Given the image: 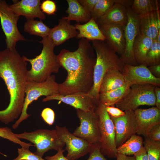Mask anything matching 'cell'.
I'll list each match as a JSON object with an SVG mask.
<instances>
[{"instance_id":"obj_1","label":"cell","mask_w":160,"mask_h":160,"mask_svg":"<svg viewBox=\"0 0 160 160\" xmlns=\"http://www.w3.org/2000/svg\"><path fill=\"white\" fill-rule=\"evenodd\" d=\"M57 58L61 67L67 73L65 81L59 84V94L65 95L89 91L93 84L96 60V54L90 41L81 39L76 50L63 49Z\"/></svg>"},{"instance_id":"obj_2","label":"cell","mask_w":160,"mask_h":160,"mask_svg":"<svg viewBox=\"0 0 160 160\" xmlns=\"http://www.w3.org/2000/svg\"><path fill=\"white\" fill-rule=\"evenodd\" d=\"M27 62L15 48L0 51V77L5 83L10 97L9 104L0 111V121L8 124L20 116L25 96Z\"/></svg>"},{"instance_id":"obj_3","label":"cell","mask_w":160,"mask_h":160,"mask_svg":"<svg viewBox=\"0 0 160 160\" xmlns=\"http://www.w3.org/2000/svg\"><path fill=\"white\" fill-rule=\"evenodd\" d=\"M91 41L96 54V60L94 69L93 86L87 93L98 102L100 87L105 74L113 69L118 70L123 72L125 64L105 41Z\"/></svg>"},{"instance_id":"obj_4","label":"cell","mask_w":160,"mask_h":160,"mask_svg":"<svg viewBox=\"0 0 160 160\" xmlns=\"http://www.w3.org/2000/svg\"><path fill=\"white\" fill-rule=\"evenodd\" d=\"M42 38L40 42L43 45V48L39 55L33 59L22 56L23 59L29 62L31 65V69L27 73L28 81L43 82L52 73H57L61 67L57 55L54 53L55 45L52 41L48 36Z\"/></svg>"},{"instance_id":"obj_5","label":"cell","mask_w":160,"mask_h":160,"mask_svg":"<svg viewBox=\"0 0 160 160\" xmlns=\"http://www.w3.org/2000/svg\"><path fill=\"white\" fill-rule=\"evenodd\" d=\"M55 75H51L45 81L37 82L33 81L27 82L25 89V96L21 113L18 120L12 125L14 129L17 128L22 122L27 119L31 115L27 111L29 105L40 97H46L59 94V84L55 81Z\"/></svg>"},{"instance_id":"obj_6","label":"cell","mask_w":160,"mask_h":160,"mask_svg":"<svg viewBox=\"0 0 160 160\" xmlns=\"http://www.w3.org/2000/svg\"><path fill=\"white\" fill-rule=\"evenodd\" d=\"M95 111L98 119L100 151L104 156L115 158L117 152L113 122L106 110L105 106L99 102Z\"/></svg>"},{"instance_id":"obj_7","label":"cell","mask_w":160,"mask_h":160,"mask_svg":"<svg viewBox=\"0 0 160 160\" xmlns=\"http://www.w3.org/2000/svg\"><path fill=\"white\" fill-rule=\"evenodd\" d=\"M155 87L145 84L132 85L127 94L115 105L124 111H133L143 105H155Z\"/></svg>"},{"instance_id":"obj_8","label":"cell","mask_w":160,"mask_h":160,"mask_svg":"<svg viewBox=\"0 0 160 160\" xmlns=\"http://www.w3.org/2000/svg\"><path fill=\"white\" fill-rule=\"evenodd\" d=\"M15 135L20 139H25L33 144L36 148L34 153L42 157L48 151H58L65 145L59 139L55 129H40L31 132L15 133Z\"/></svg>"},{"instance_id":"obj_9","label":"cell","mask_w":160,"mask_h":160,"mask_svg":"<svg viewBox=\"0 0 160 160\" xmlns=\"http://www.w3.org/2000/svg\"><path fill=\"white\" fill-rule=\"evenodd\" d=\"M19 17L10 8L6 1L0 0V20L6 37L7 48H15L18 41L26 40L18 28L17 23Z\"/></svg>"},{"instance_id":"obj_10","label":"cell","mask_w":160,"mask_h":160,"mask_svg":"<svg viewBox=\"0 0 160 160\" xmlns=\"http://www.w3.org/2000/svg\"><path fill=\"white\" fill-rule=\"evenodd\" d=\"M76 113L80 123L73 134L88 142L92 145H99L98 119L95 109L90 111L76 109Z\"/></svg>"},{"instance_id":"obj_11","label":"cell","mask_w":160,"mask_h":160,"mask_svg":"<svg viewBox=\"0 0 160 160\" xmlns=\"http://www.w3.org/2000/svg\"><path fill=\"white\" fill-rule=\"evenodd\" d=\"M55 129L60 140L66 145V157L69 160H76L89 153L92 145L88 142L70 133L65 126L57 125Z\"/></svg>"},{"instance_id":"obj_12","label":"cell","mask_w":160,"mask_h":160,"mask_svg":"<svg viewBox=\"0 0 160 160\" xmlns=\"http://www.w3.org/2000/svg\"><path fill=\"white\" fill-rule=\"evenodd\" d=\"M128 21L124 29L125 42L123 53L119 57L124 64L137 65L134 57L133 45L136 36L140 33L139 17L131 9H127Z\"/></svg>"},{"instance_id":"obj_13","label":"cell","mask_w":160,"mask_h":160,"mask_svg":"<svg viewBox=\"0 0 160 160\" xmlns=\"http://www.w3.org/2000/svg\"><path fill=\"white\" fill-rule=\"evenodd\" d=\"M124 112L125 115L119 117L110 116L114 126L117 148L137 133V125L134 111Z\"/></svg>"},{"instance_id":"obj_14","label":"cell","mask_w":160,"mask_h":160,"mask_svg":"<svg viewBox=\"0 0 160 160\" xmlns=\"http://www.w3.org/2000/svg\"><path fill=\"white\" fill-rule=\"evenodd\" d=\"M123 73L125 82L131 86L137 84H148L156 86L160 85V78L153 76L144 65H133L125 64Z\"/></svg>"},{"instance_id":"obj_15","label":"cell","mask_w":160,"mask_h":160,"mask_svg":"<svg viewBox=\"0 0 160 160\" xmlns=\"http://www.w3.org/2000/svg\"><path fill=\"white\" fill-rule=\"evenodd\" d=\"M53 100L60 101L76 109L84 111L95 110L98 103L91 97L87 93L83 92H76L65 95L58 94L46 97L42 99V101L46 102Z\"/></svg>"},{"instance_id":"obj_16","label":"cell","mask_w":160,"mask_h":160,"mask_svg":"<svg viewBox=\"0 0 160 160\" xmlns=\"http://www.w3.org/2000/svg\"><path fill=\"white\" fill-rule=\"evenodd\" d=\"M134 111L137 125L136 134L146 137L151 129L160 124V109L156 107L137 108Z\"/></svg>"},{"instance_id":"obj_17","label":"cell","mask_w":160,"mask_h":160,"mask_svg":"<svg viewBox=\"0 0 160 160\" xmlns=\"http://www.w3.org/2000/svg\"><path fill=\"white\" fill-rule=\"evenodd\" d=\"M105 38V41L117 53L120 55L124 53L125 45L124 28L113 24H98Z\"/></svg>"},{"instance_id":"obj_18","label":"cell","mask_w":160,"mask_h":160,"mask_svg":"<svg viewBox=\"0 0 160 160\" xmlns=\"http://www.w3.org/2000/svg\"><path fill=\"white\" fill-rule=\"evenodd\" d=\"M78 33L75 25L63 17L57 25L51 28L48 36L55 46H58L70 39L76 37Z\"/></svg>"},{"instance_id":"obj_19","label":"cell","mask_w":160,"mask_h":160,"mask_svg":"<svg viewBox=\"0 0 160 160\" xmlns=\"http://www.w3.org/2000/svg\"><path fill=\"white\" fill-rule=\"evenodd\" d=\"M41 2L40 0L15 1L9 7L19 16H25L26 18L37 17L42 20L45 19L46 17L41 9Z\"/></svg>"},{"instance_id":"obj_20","label":"cell","mask_w":160,"mask_h":160,"mask_svg":"<svg viewBox=\"0 0 160 160\" xmlns=\"http://www.w3.org/2000/svg\"><path fill=\"white\" fill-rule=\"evenodd\" d=\"M127 11V9L124 6L115 3L96 22L98 25H115L121 26L124 29L128 21Z\"/></svg>"},{"instance_id":"obj_21","label":"cell","mask_w":160,"mask_h":160,"mask_svg":"<svg viewBox=\"0 0 160 160\" xmlns=\"http://www.w3.org/2000/svg\"><path fill=\"white\" fill-rule=\"evenodd\" d=\"M139 17L140 33L153 40L156 39L160 30V17L156 11Z\"/></svg>"},{"instance_id":"obj_22","label":"cell","mask_w":160,"mask_h":160,"mask_svg":"<svg viewBox=\"0 0 160 160\" xmlns=\"http://www.w3.org/2000/svg\"><path fill=\"white\" fill-rule=\"evenodd\" d=\"M78 33L76 38L85 39L89 41H105V38L100 29L96 21L92 18L83 24L74 25Z\"/></svg>"},{"instance_id":"obj_23","label":"cell","mask_w":160,"mask_h":160,"mask_svg":"<svg viewBox=\"0 0 160 160\" xmlns=\"http://www.w3.org/2000/svg\"><path fill=\"white\" fill-rule=\"evenodd\" d=\"M125 83L122 72L117 69L108 72L104 75L101 82L99 93L110 91L118 88Z\"/></svg>"},{"instance_id":"obj_24","label":"cell","mask_w":160,"mask_h":160,"mask_svg":"<svg viewBox=\"0 0 160 160\" xmlns=\"http://www.w3.org/2000/svg\"><path fill=\"white\" fill-rule=\"evenodd\" d=\"M153 40L140 33L136 37L133 45V52L137 65L145 64L146 56Z\"/></svg>"},{"instance_id":"obj_25","label":"cell","mask_w":160,"mask_h":160,"mask_svg":"<svg viewBox=\"0 0 160 160\" xmlns=\"http://www.w3.org/2000/svg\"><path fill=\"white\" fill-rule=\"evenodd\" d=\"M68 8L66 11L67 14L63 17L69 21H75L78 23H86L91 18L90 14L80 4L78 0H67Z\"/></svg>"},{"instance_id":"obj_26","label":"cell","mask_w":160,"mask_h":160,"mask_svg":"<svg viewBox=\"0 0 160 160\" xmlns=\"http://www.w3.org/2000/svg\"><path fill=\"white\" fill-rule=\"evenodd\" d=\"M131 86L127 83H125L120 87L106 92L100 93L98 102L105 106L115 105L127 94Z\"/></svg>"},{"instance_id":"obj_27","label":"cell","mask_w":160,"mask_h":160,"mask_svg":"<svg viewBox=\"0 0 160 160\" xmlns=\"http://www.w3.org/2000/svg\"><path fill=\"white\" fill-rule=\"evenodd\" d=\"M143 142L141 137L136 134L132 135L117 148V153L126 156L134 155L143 146Z\"/></svg>"},{"instance_id":"obj_28","label":"cell","mask_w":160,"mask_h":160,"mask_svg":"<svg viewBox=\"0 0 160 160\" xmlns=\"http://www.w3.org/2000/svg\"><path fill=\"white\" fill-rule=\"evenodd\" d=\"M51 28L41 20H35L33 18H27L24 26V31L31 35L39 36L42 38L48 36Z\"/></svg>"},{"instance_id":"obj_29","label":"cell","mask_w":160,"mask_h":160,"mask_svg":"<svg viewBox=\"0 0 160 160\" xmlns=\"http://www.w3.org/2000/svg\"><path fill=\"white\" fill-rule=\"evenodd\" d=\"M157 0H134L130 9L138 16L145 15L156 11Z\"/></svg>"},{"instance_id":"obj_30","label":"cell","mask_w":160,"mask_h":160,"mask_svg":"<svg viewBox=\"0 0 160 160\" xmlns=\"http://www.w3.org/2000/svg\"><path fill=\"white\" fill-rule=\"evenodd\" d=\"M115 2L116 0H99L90 14L91 18L96 21L104 15Z\"/></svg>"},{"instance_id":"obj_31","label":"cell","mask_w":160,"mask_h":160,"mask_svg":"<svg viewBox=\"0 0 160 160\" xmlns=\"http://www.w3.org/2000/svg\"><path fill=\"white\" fill-rule=\"evenodd\" d=\"M143 144L146 151L148 160H160V141L145 137Z\"/></svg>"},{"instance_id":"obj_32","label":"cell","mask_w":160,"mask_h":160,"mask_svg":"<svg viewBox=\"0 0 160 160\" xmlns=\"http://www.w3.org/2000/svg\"><path fill=\"white\" fill-rule=\"evenodd\" d=\"M160 64V42L153 40L147 53L145 65L147 66Z\"/></svg>"},{"instance_id":"obj_33","label":"cell","mask_w":160,"mask_h":160,"mask_svg":"<svg viewBox=\"0 0 160 160\" xmlns=\"http://www.w3.org/2000/svg\"><path fill=\"white\" fill-rule=\"evenodd\" d=\"M0 137L18 144L22 147L29 148L30 146H34L31 143H27L21 141L15 136L11 129L7 127H0Z\"/></svg>"},{"instance_id":"obj_34","label":"cell","mask_w":160,"mask_h":160,"mask_svg":"<svg viewBox=\"0 0 160 160\" xmlns=\"http://www.w3.org/2000/svg\"><path fill=\"white\" fill-rule=\"evenodd\" d=\"M18 155L12 160H46L33 153L29 148L22 147L17 149Z\"/></svg>"},{"instance_id":"obj_35","label":"cell","mask_w":160,"mask_h":160,"mask_svg":"<svg viewBox=\"0 0 160 160\" xmlns=\"http://www.w3.org/2000/svg\"><path fill=\"white\" fill-rule=\"evenodd\" d=\"M40 8L43 13L49 15H54L57 9L55 2L51 0L43 1L41 4Z\"/></svg>"},{"instance_id":"obj_36","label":"cell","mask_w":160,"mask_h":160,"mask_svg":"<svg viewBox=\"0 0 160 160\" xmlns=\"http://www.w3.org/2000/svg\"><path fill=\"white\" fill-rule=\"evenodd\" d=\"M87 160H107L101 153L99 145H92Z\"/></svg>"},{"instance_id":"obj_37","label":"cell","mask_w":160,"mask_h":160,"mask_svg":"<svg viewBox=\"0 0 160 160\" xmlns=\"http://www.w3.org/2000/svg\"><path fill=\"white\" fill-rule=\"evenodd\" d=\"M41 116L44 120L49 125L53 124L55 119V113L53 110L50 108L44 109L42 111Z\"/></svg>"},{"instance_id":"obj_38","label":"cell","mask_w":160,"mask_h":160,"mask_svg":"<svg viewBox=\"0 0 160 160\" xmlns=\"http://www.w3.org/2000/svg\"><path fill=\"white\" fill-rule=\"evenodd\" d=\"M146 137L154 141H160V124L155 125L151 129Z\"/></svg>"},{"instance_id":"obj_39","label":"cell","mask_w":160,"mask_h":160,"mask_svg":"<svg viewBox=\"0 0 160 160\" xmlns=\"http://www.w3.org/2000/svg\"><path fill=\"white\" fill-rule=\"evenodd\" d=\"M105 109L110 117L118 118L124 116L125 113L117 107L112 106H105Z\"/></svg>"},{"instance_id":"obj_40","label":"cell","mask_w":160,"mask_h":160,"mask_svg":"<svg viewBox=\"0 0 160 160\" xmlns=\"http://www.w3.org/2000/svg\"><path fill=\"white\" fill-rule=\"evenodd\" d=\"M99 0H78L80 4L90 14Z\"/></svg>"},{"instance_id":"obj_41","label":"cell","mask_w":160,"mask_h":160,"mask_svg":"<svg viewBox=\"0 0 160 160\" xmlns=\"http://www.w3.org/2000/svg\"><path fill=\"white\" fill-rule=\"evenodd\" d=\"M65 150L61 148L55 155L52 156H47L45 157L46 160H69L63 154Z\"/></svg>"},{"instance_id":"obj_42","label":"cell","mask_w":160,"mask_h":160,"mask_svg":"<svg viewBox=\"0 0 160 160\" xmlns=\"http://www.w3.org/2000/svg\"><path fill=\"white\" fill-rule=\"evenodd\" d=\"M134 155L135 160H148L146 151L143 146Z\"/></svg>"},{"instance_id":"obj_43","label":"cell","mask_w":160,"mask_h":160,"mask_svg":"<svg viewBox=\"0 0 160 160\" xmlns=\"http://www.w3.org/2000/svg\"><path fill=\"white\" fill-rule=\"evenodd\" d=\"M148 68L153 76L160 78V64L149 66Z\"/></svg>"},{"instance_id":"obj_44","label":"cell","mask_w":160,"mask_h":160,"mask_svg":"<svg viewBox=\"0 0 160 160\" xmlns=\"http://www.w3.org/2000/svg\"><path fill=\"white\" fill-rule=\"evenodd\" d=\"M156 107L160 109V88L159 86L155 88Z\"/></svg>"},{"instance_id":"obj_45","label":"cell","mask_w":160,"mask_h":160,"mask_svg":"<svg viewBox=\"0 0 160 160\" xmlns=\"http://www.w3.org/2000/svg\"><path fill=\"white\" fill-rule=\"evenodd\" d=\"M116 158V160H135V156H129L117 153Z\"/></svg>"},{"instance_id":"obj_46","label":"cell","mask_w":160,"mask_h":160,"mask_svg":"<svg viewBox=\"0 0 160 160\" xmlns=\"http://www.w3.org/2000/svg\"><path fill=\"white\" fill-rule=\"evenodd\" d=\"M160 30L159 31L156 40L159 42H160Z\"/></svg>"}]
</instances>
